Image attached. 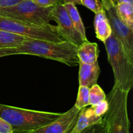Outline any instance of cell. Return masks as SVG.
Returning a JSON list of instances; mask_svg holds the SVG:
<instances>
[{
  "instance_id": "cell-23",
  "label": "cell",
  "mask_w": 133,
  "mask_h": 133,
  "mask_svg": "<svg viewBox=\"0 0 133 133\" xmlns=\"http://www.w3.org/2000/svg\"><path fill=\"white\" fill-rule=\"evenodd\" d=\"M0 133H14L10 125L1 118H0Z\"/></svg>"
},
{
  "instance_id": "cell-25",
  "label": "cell",
  "mask_w": 133,
  "mask_h": 133,
  "mask_svg": "<svg viewBox=\"0 0 133 133\" xmlns=\"http://www.w3.org/2000/svg\"><path fill=\"white\" fill-rule=\"evenodd\" d=\"M23 0H0V9L15 5Z\"/></svg>"
},
{
  "instance_id": "cell-11",
  "label": "cell",
  "mask_w": 133,
  "mask_h": 133,
  "mask_svg": "<svg viewBox=\"0 0 133 133\" xmlns=\"http://www.w3.org/2000/svg\"><path fill=\"white\" fill-rule=\"evenodd\" d=\"M102 119L103 117L96 115L92 106L83 108L80 110L76 123L70 133H80L85 129L101 122Z\"/></svg>"
},
{
  "instance_id": "cell-12",
  "label": "cell",
  "mask_w": 133,
  "mask_h": 133,
  "mask_svg": "<svg viewBox=\"0 0 133 133\" xmlns=\"http://www.w3.org/2000/svg\"><path fill=\"white\" fill-rule=\"evenodd\" d=\"M94 25L96 38L104 43L112 32L105 9H102L99 12L96 13Z\"/></svg>"
},
{
  "instance_id": "cell-9",
  "label": "cell",
  "mask_w": 133,
  "mask_h": 133,
  "mask_svg": "<svg viewBox=\"0 0 133 133\" xmlns=\"http://www.w3.org/2000/svg\"><path fill=\"white\" fill-rule=\"evenodd\" d=\"M80 110L74 106L53 122L29 133H70L76 123Z\"/></svg>"
},
{
  "instance_id": "cell-4",
  "label": "cell",
  "mask_w": 133,
  "mask_h": 133,
  "mask_svg": "<svg viewBox=\"0 0 133 133\" xmlns=\"http://www.w3.org/2000/svg\"><path fill=\"white\" fill-rule=\"evenodd\" d=\"M129 93L118 87H112L107 96L109 109L103 116L107 133H130L127 103Z\"/></svg>"
},
{
  "instance_id": "cell-21",
  "label": "cell",
  "mask_w": 133,
  "mask_h": 133,
  "mask_svg": "<svg viewBox=\"0 0 133 133\" xmlns=\"http://www.w3.org/2000/svg\"><path fill=\"white\" fill-rule=\"evenodd\" d=\"M94 113L97 116L103 117L109 109V103L107 99L96 105L92 106Z\"/></svg>"
},
{
  "instance_id": "cell-7",
  "label": "cell",
  "mask_w": 133,
  "mask_h": 133,
  "mask_svg": "<svg viewBox=\"0 0 133 133\" xmlns=\"http://www.w3.org/2000/svg\"><path fill=\"white\" fill-rule=\"evenodd\" d=\"M52 20L57 23V29L60 36L65 40L78 47L84 41L77 30L73 25L63 4L57 3L51 11Z\"/></svg>"
},
{
  "instance_id": "cell-14",
  "label": "cell",
  "mask_w": 133,
  "mask_h": 133,
  "mask_svg": "<svg viewBox=\"0 0 133 133\" xmlns=\"http://www.w3.org/2000/svg\"><path fill=\"white\" fill-rule=\"evenodd\" d=\"M64 6L68 14L69 17L72 22L75 28L81 35L82 38L84 41H88L86 34V29L84 23L82 21L81 17L79 14L76 5L72 3H64Z\"/></svg>"
},
{
  "instance_id": "cell-26",
  "label": "cell",
  "mask_w": 133,
  "mask_h": 133,
  "mask_svg": "<svg viewBox=\"0 0 133 133\" xmlns=\"http://www.w3.org/2000/svg\"><path fill=\"white\" fill-rule=\"evenodd\" d=\"M101 1L103 4V9L105 10H109L115 6L114 0H101Z\"/></svg>"
},
{
  "instance_id": "cell-3",
  "label": "cell",
  "mask_w": 133,
  "mask_h": 133,
  "mask_svg": "<svg viewBox=\"0 0 133 133\" xmlns=\"http://www.w3.org/2000/svg\"><path fill=\"white\" fill-rule=\"evenodd\" d=\"M104 44L108 61L112 68L114 86L129 93L133 87V62L130 61L121 42L113 32Z\"/></svg>"
},
{
  "instance_id": "cell-5",
  "label": "cell",
  "mask_w": 133,
  "mask_h": 133,
  "mask_svg": "<svg viewBox=\"0 0 133 133\" xmlns=\"http://www.w3.org/2000/svg\"><path fill=\"white\" fill-rule=\"evenodd\" d=\"M53 8L41 7L31 0H23L15 5L0 9V16L30 25L42 27L49 24L52 21Z\"/></svg>"
},
{
  "instance_id": "cell-27",
  "label": "cell",
  "mask_w": 133,
  "mask_h": 133,
  "mask_svg": "<svg viewBox=\"0 0 133 133\" xmlns=\"http://www.w3.org/2000/svg\"><path fill=\"white\" fill-rule=\"evenodd\" d=\"M64 3H72L74 5H81V0H63Z\"/></svg>"
},
{
  "instance_id": "cell-19",
  "label": "cell",
  "mask_w": 133,
  "mask_h": 133,
  "mask_svg": "<svg viewBox=\"0 0 133 133\" xmlns=\"http://www.w3.org/2000/svg\"><path fill=\"white\" fill-rule=\"evenodd\" d=\"M81 5L94 12L95 14L103 9L101 0H81Z\"/></svg>"
},
{
  "instance_id": "cell-17",
  "label": "cell",
  "mask_w": 133,
  "mask_h": 133,
  "mask_svg": "<svg viewBox=\"0 0 133 133\" xmlns=\"http://www.w3.org/2000/svg\"><path fill=\"white\" fill-rule=\"evenodd\" d=\"M107 96L103 90L97 84L89 88V103L90 106H94L106 99Z\"/></svg>"
},
{
  "instance_id": "cell-20",
  "label": "cell",
  "mask_w": 133,
  "mask_h": 133,
  "mask_svg": "<svg viewBox=\"0 0 133 133\" xmlns=\"http://www.w3.org/2000/svg\"><path fill=\"white\" fill-rule=\"evenodd\" d=\"M80 133H107L106 123L102 119L101 122L85 129Z\"/></svg>"
},
{
  "instance_id": "cell-18",
  "label": "cell",
  "mask_w": 133,
  "mask_h": 133,
  "mask_svg": "<svg viewBox=\"0 0 133 133\" xmlns=\"http://www.w3.org/2000/svg\"><path fill=\"white\" fill-rule=\"evenodd\" d=\"M89 88L84 86H79L77 97L74 106L79 110L89 106Z\"/></svg>"
},
{
  "instance_id": "cell-24",
  "label": "cell",
  "mask_w": 133,
  "mask_h": 133,
  "mask_svg": "<svg viewBox=\"0 0 133 133\" xmlns=\"http://www.w3.org/2000/svg\"><path fill=\"white\" fill-rule=\"evenodd\" d=\"M16 55L17 53L14 48H3V49H0V58L6 57V56Z\"/></svg>"
},
{
  "instance_id": "cell-6",
  "label": "cell",
  "mask_w": 133,
  "mask_h": 133,
  "mask_svg": "<svg viewBox=\"0 0 133 133\" xmlns=\"http://www.w3.org/2000/svg\"><path fill=\"white\" fill-rule=\"evenodd\" d=\"M0 29L31 38L53 42L62 40L57 26L50 23L42 27H36L0 16Z\"/></svg>"
},
{
  "instance_id": "cell-28",
  "label": "cell",
  "mask_w": 133,
  "mask_h": 133,
  "mask_svg": "<svg viewBox=\"0 0 133 133\" xmlns=\"http://www.w3.org/2000/svg\"><path fill=\"white\" fill-rule=\"evenodd\" d=\"M115 4L120 3H133V0H114Z\"/></svg>"
},
{
  "instance_id": "cell-22",
  "label": "cell",
  "mask_w": 133,
  "mask_h": 133,
  "mask_svg": "<svg viewBox=\"0 0 133 133\" xmlns=\"http://www.w3.org/2000/svg\"><path fill=\"white\" fill-rule=\"evenodd\" d=\"M31 1L38 6L48 8L55 6L58 3V0H31Z\"/></svg>"
},
{
  "instance_id": "cell-1",
  "label": "cell",
  "mask_w": 133,
  "mask_h": 133,
  "mask_svg": "<svg viewBox=\"0 0 133 133\" xmlns=\"http://www.w3.org/2000/svg\"><path fill=\"white\" fill-rule=\"evenodd\" d=\"M77 45L62 40L53 42L27 38L22 45L15 48L17 55H29L61 62L70 67L79 65Z\"/></svg>"
},
{
  "instance_id": "cell-2",
  "label": "cell",
  "mask_w": 133,
  "mask_h": 133,
  "mask_svg": "<svg viewBox=\"0 0 133 133\" xmlns=\"http://www.w3.org/2000/svg\"><path fill=\"white\" fill-rule=\"evenodd\" d=\"M61 114L0 104V118L10 125L14 132L29 133L53 122Z\"/></svg>"
},
{
  "instance_id": "cell-13",
  "label": "cell",
  "mask_w": 133,
  "mask_h": 133,
  "mask_svg": "<svg viewBox=\"0 0 133 133\" xmlns=\"http://www.w3.org/2000/svg\"><path fill=\"white\" fill-rule=\"evenodd\" d=\"M99 55V49L97 43L84 42L77 49V57L79 62L93 64L97 62Z\"/></svg>"
},
{
  "instance_id": "cell-15",
  "label": "cell",
  "mask_w": 133,
  "mask_h": 133,
  "mask_svg": "<svg viewBox=\"0 0 133 133\" xmlns=\"http://www.w3.org/2000/svg\"><path fill=\"white\" fill-rule=\"evenodd\" d=\"M27 38L0 29V49L18 48Z\"/></svg>"
},
{
  "instance_id": "cell-16",
  "label": "cell",
  "mask_w": 133,
  "mask_h": 133,
  "mask_svg": "<svg viewBox=\"0 0 133 133\" xmlns=\"http://www.w3.org/2000/svg\"><path fill=\"white\" fill-rule=\"evenodd\" d=\"M115 10L119 19L133 29V3H120L115 4Z\"/></svg>"
},
{
  "instance_id": "cell-10",
  "label": "cell",
  "mask_w": 133,
  "mask_h": 133,
  "mask_svg": "<svg viewBox=\"0 0 133 133\" xmlns=\"http://www.w3.org/2000/svg\"><path fill=\"white\" fill-rule=\"evenodd\" d=\"M79 86L90 88L97 84L99 76L101 73L98 61L93 64H84L79 62Z\"/></svg>"
},
{
  "instance_id": "cell-8",
  "label": "cell",
  "mask_w": 133,
  "mask_h": 133,
  "mask_svg": "<svg viewBox=\"0 0 133 133\" xmlns=\"http://www.w3.org/2000/svg\"><path fill=\"white\" fill-rule=\"evenodd\" d=\"M106 14L113 34L121 42L130 61L133 62V29L119 19L114 6L106 10Z\"/></svg>"
}]
</instances>
